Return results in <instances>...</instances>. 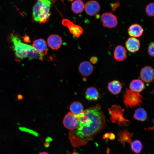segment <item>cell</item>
<instances>
[{"mask_svg":"<svg viewBox=\"0 0 154 154\" xmlns=\"http://www.w3.org/2000/svg\"><path fill=\"white\" fill-rule=\"evenodd\" d=\"M79 122L76 128L70 131L69 137L74 147L86 144L105 127V116L100 106L96 104L77 115Z\"/></svg>","mask_w":154,"mask_h":154,"instance_id":"cell-1","label":"cell"},{"mask_svg":"<svg viewBox=\"0 0 154 154\" xmlns=\"http://www.w3.org/2000/svg\"><path fill=\"white\" fill-rule=\"evenodd\" d=\"M11 48L15 54L16 59L20 61L27 58L29 60L37 59L42 61L44 56L32 46L23 42L19 36L11 34L9 37Z\"/></svg>","mask_w":154,"mask_h":154,"instance_id":"cell-2","label":"cell"},{"mask_svg":"<svg viewBox=\"0 0 154 154\" xmlns=\"http://www.w3.org/2000/svg\"><path fill=\"white\" fill-rule=\"evenodd\" d=\"M52 0H40L34 5L33 17L34 21L40 24L48 22L51 13L50 8Z\"/></svg>","mask_w":154,"mask_h":154,"instance_id":"cell-3","label":"cell"},{"mask_svg":"<svg viewBox=\"0 0 154 154\" xmlns=\"http://www.w3.org/2000/svg\"><path fill=\"white\" fill-rule=\"evenodd\" d=\"M143 98L139 93L133 92L126 88L123 97V102L127 107L133 108L140 105L142 103Z\"/></svg>","mask_w":154,"mask_h":154,"instance_id":"cell-4","label":"cell"},{"mask_svg":"<svg viewBox=\"0 0 154 154\" xmlns=\"http://www.w3.org/2000/svg\"><path fill=\"white\" fill-rule=\"evenodd\" d=\"M110 116V119L113 123H117L119 126H125L128 125L129 121L125 119L123 117L124 111L121 107L117 105L112 106L108 109Z\"/></svg>","mask_w":154,"mask_h":154,"instance_id":"cell-5","label":"cell"},{"mask_svg":"<svg viewBox=\"0 0 154 154\" xmlns=\"http://www.w3.org/2000/svg\"><path fill=\"white\" fill-rule=\"evenodd\" d=\"M79 122V119L78 116L70 112L65 115L63 121L64 126L70 130V131L75 129L78 126Z\"/></svg>","mask_w":154,"mask_h":154,"instance_id":"cell-6","label":"cell"},{"mask_svg":"<svg viewBox=\"0 0 154 154\" xmlns=\"http://www.w3.org/2000/svg\"><path fill=\"white\" fill-rule=\"evenodd\" d=\"M101 20L103 26L108 28H115L118 24L117 17L110 12H106L102 14Z\"/></svg>","mask_w":154,"mask_h":154,"instance_id":"cell-7","label":"cell"},{"mask_svg":"<svg viewBox=\"0 0 154 154\" xmlns=\"http://www.w3.org/2000/svg\"><path fill=\"white\" fill-rule=\"evenodd\" d=\"M62 25L66 27L70 32L77 38L79 37L83 33V29L81 26L74 23L68 19H64L62 21Z\"/></svg>","mask_w":154,"mask_h":154,"instance_id":"cell-8","label":"cell"},{"mask_svg":"<svg viewBox=\"0 0 154 154\" xmlns=\"http://www.w3.org/2000/svg\"><path fill=\"white\" fill-rule=\"evenodd\" d=\"M140 75V77L143 82L145 83H150L154 80L153 69L150 66H145L141 69Z\"/></svg>","mask_w":154,"mask_h":154,"instance_id":"cell-9","label":"cell"},{"mask_svg":"<svg viewBox=\"0 0 154 154\" xmlns=\"http://www.w3.org/2000/svg\"><path fill=\"white\" fill-rule=\"evenodd\" d=\"M62 42V37L59 35L52 34L48 37L47 43L48 46L52 50H57L61 46Z\"/></svg>","mask_w":154,"mask_h":154,"instance_id":"cell-10","label":"cell"},{"mask_svg":"<svg viewBox=\"0 0 154 154\" xmlns=\"http://www.w3.org/2000/svg\"><path fill=\"white\" fill-rule=\"evenodd\" d=\"M86 13L91 16L95 15L99 12L100 7L98 2L94 0H91L87 2L85 7Z\"/></svg>","mask_w":154,"mask_h":154,"instance_id":"cell-11","label":"cell"},{"mask_svg":"<svg viewBox=\"0 0 154 154\" xmlns=\"http://www.w3.org/2000/svg\"><path fill=\"white\" fill-rule=\"evenodd\" d=\"M140 42L137 38L131 37L129 38L125 43V46L127 50L131 53L138 51L140 47Z\"/></svg>","mask_w":154,"mask_h":154,"instance_id":"cell-12","label":"cell"},{"mask_svg":"<svg viewBox=\"0 0 154 154\" xmlns=\"http://www.w3.org/2000/svg\"><path fill=\"white\" fill-rule=\"evenodd\" d=\"M32 46L37 50L46 56L48 52L47 45L45 40L38 38L35 40L33 42Z\"/></svg>","mask_w":154,"mask_h":154,"instance_id":"cell-13","label":"cell"},{"mask_svg":"<svg viewBox=\"0 0 154 154\" xmlns=\"http://www.w3.org/2000/svg\"><path fill=\"white\" fill-rule=\"evenodd\" d=\"M113 55L116 60L119 62H122L126 58L127 51L125 48L123 46L118 45L115 48Z\"/></svg>","mask_w":154,"mask_h":154,"instance_id":"cell-14","label":"cell"},{"mask_svg":"<svg viewBox=\"0 0 154 154\" xmlns=\"http://www.w3.org/2000/svg\"><path fill=\"white\" fill-rule=\"evenodd\" d=\"M94 70L93 66L88 61H84L80 63L79 66V71L80 74L84 76L90 75Z\"/></svg>","mask_w":154,"mask_h":154,"instance_id":"cell-15","label":"cell"},{"mask_svg":"<svg viewBox=\"0 0 154 154\" xmlns=\"http://www.w3.org/2000/svg\"><path fill=\"white\" fill-rule=\"evenodd\" d=\"M143 29L140 25L134 24L131 25L128 29V33L129 36L133 37H140L142 35Z\"/></svg>","mask_w":154,"mask_h":154,"instance_id":"cell-16","label":"cell"},{"mask_svg":"<svg viewBox=\"0 0 154 154\" xmlns=\"http://www.w3.org/2000/svg\"><path fill=\"white\" fill-rule=\"evenodd\" d=\"M145 88L144 83L142 81L139 79H134L129 85L130 90L137 93L141 92Z\"/></svg>","mask_w":154,"mask_h":154,"instance_id":"cell-17","label":"cell"},{"mask_svg":"<svg viewBox=\"0 0 154 154\" xmlns=\"http://www.w3.org/2000/svg\"><path fill=\"white\" fill-rule=\"evenodd\" d=\"M121 83L118 80H114L109 83L108 89L110 92L114 95L119 94L122 88Z\"/></svg>","mask_w":154,"mask_h":154,"instance_id":"cell-18","label":"cell"},{"mask_svg":"<svg viewBox=\"0 0 154 154\" xmlns=\"http://www.w3.org/2000/svg\"><path fill=\"white\" fill-rule=\"evenodd\" d=\"M85 97L89 100H97L99 97L98 92L97 90L94 88H89L86 90Z\"/></svg>","mask_w":154,"mask_h":154,"instance_id":"cell-19","label":"cell"},{"mask_svg":"<svg viewBox=\"0 0 154 154\" xmlns=\"http://www.w3.org/2000/svg\"><path fill=\"white\" fill-rule=\"evenodd\" d=\"M82 104L78 102H74L70 106V110L73 114L77 115L82 113L84 111Z\"/></svg>","mask_w":154,"mask_h":154,"instance_id":"cell-20","label":"cell"},{"mask_svg":"<svg viewBox=\"0 0 154 154\" xmlns=\"http://www.w3.org/2000/svg\"><path fill=\"white\" fill-rule=\"evenodd\" d=\"M147 117V112L143 108H139L135 110L133 116L135 119L142 121H145Z\"/></svg>","mask_w":154,"mask_h":154,"instance_id":"cell-21","label":"cell"},{"mask_svg":"<svg viewBox=\"0 0 154 154\" xmlns=\"http://www.w3.org/2000/svg\"><path fill=\"white\" fill-rule=\"evenodd\" d=\"M85 7L84 4L81 0H77L72 4V10L75 13L78 14L82 12Z\"/></svg>","mask_w":154,"mask_h":154,"instance_id":"cell-22","label":"cell"},{"mask_svg":"<svg viewBox=\"0 0 154 154\" xmlns=\"http://www.w3.org/2000/svg\"><path fill=\"white\" fill-rule=\"evenodd\" d=\"M131 149L136 154L140 153L143 148L142 144L140 141L135 140L131 143Z\"/></svg>","mask_w":154,"mask_h":154,"instance_id":"cell-23","label":"cell"},{"mask_svg":"<svg viewBox=\"0 0 154 154\" xmlns=\"http://www.w3.org/2000/svg\"><path fill=\"white\" fill-rule=\"evenodd\" d=\"M132 134L129 133L126 130L122 131L119 133V138L123 143L125 142H130L131 141V137Z\"/></svg>","mask_w":154,"mask_h":154,"instance_id":"cell-24","label":"cell"},{"mask_svg":"<svg viewBox=\"0 0 154 154\" xmlns=\"http://www.w3.org/2000/svg\"><path fill=\"white\" fill-rule=\"evenodd\" d=\"M154 3H151L149 4L146 7L145 12L148 16H154Z\"/></svg>","mask_w":154,"mask_h":154,"instance_id":"cell-25","label":"cell"},{"mask_svg":"<svg viewBox=\"0 0 154 154\" xmlns=\"http://www.w3.org/2000/svg\"><path fill=\"white\" fill-rule=\"evenodd\" d=\"M154 43L151 42L149 45L148 48V52L149 54L152 57H154Z\"/></svg>","mask_w":154,"mask_h":154,"instance_id":"cell-26","label":"cell"},{"mask_svg":"<svg viewBox=\"0 0 154 154\" xmlns=\"http://www.w3.org/2000/svg\"><path fill=\"white\" fill-rule=\"evenodd\" d=\"M120 3L119 1H116L114 3L111 4V7L112 11H115L120 5Z\"/></svg>","mask_w":154,"mask_h":154,"instance_id":"cell-27","label":"cell"},{"mask_svg":"<svg viewBox=\"0 0 154 154\" xmlns=\"http://www.w3.org/2000/svg\"><path fill=\"white\" fill-rule=\"evenodd\" d=\"M98 58L95 56H92L90 59V62L93 64H96L98 61Z\"/></svg>","mask_w":154,"mask_h":154,"instance_id":"cell-28","label":"cell"},{"mask_svg":"<svg viewBox=\"0 0 154 154\" xmlns=\"http://www.w3.org/2000/svg\"><path fill=\"white\" fill-rule=\"evenodd\" d=\"M115 135L114 133H109L108 138L110 140H113L115 139Z\"/></svg>","mask_w":154,"mask_h":154,"instance_id":"cell-29","label":"cell"},{"mask_svg":"<svg viewBox=\"0 0 154 154\" xmlns=\"http://www.w3.org/2000/svg\"><path fill=\"white\" fill-rule=\"evenodd\" d=\"M109 133H105L103 136V138L104 139L108 138Z\"/></svg>","mask_w":154,"mask_h":154,"instance_id":"cell-30","label":"cell"},{"mask_svg":"<svg viewBox=\"0 0 154 154\" xmlns=\"http://www.w3.org/2000/svg\"><path fill=\"white\" fill-rule=\"evenodd\" d=\"M38 154H49L47 152L44 151V152H41L40 153H38Z\"/></svg>","mask_w":154,"mask_h":154,"instance_id":"cell-31","label":"cell"},{"mask_svg":"<svg viewBox=\"0 0 154 154\" xmlns=\"http://www.w3.org/2000/svg\"><path fill=\"white\" fill-rule=\"evenodd\" d=\"M71 0V1H72V0Z\"/></svg>","mask_w":154,"mask_h":154,"instance_id":"cell-32","label":"cell"},{"mask_svg":"<svg viewBox=\"0 0 154 154\" xmlns=\"http://www.w3.org/2000/svg\"><path fill=\"white\" fill-rule=\"evenodd\" d=\"M38 1L40 0H38Z\"/></svg>","mask_w":154,"mask_h":154,"instance_id":"cell-33","label":"cell"}]
</instances>
